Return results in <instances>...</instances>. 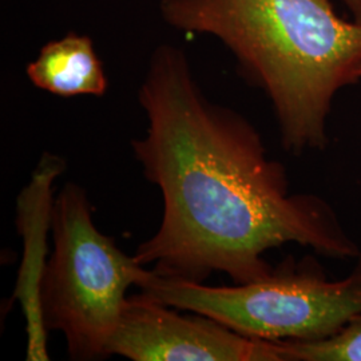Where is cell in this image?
Returning a JSON list of instances; mask_svg holds the SVG:
<instances>
[{
  "instance_id": "1",
  "label": "cell",
  "mask_w": 361,
  "mask_h": 361,
  "mask_svg": "<svg viewBox=\"0 0 361 361\" xmlns=\"http://www.w3.org/2000/svg\"><path fill=\"white\" fill-rule=\"evenodd\" d=\"M140 104L149 126L131 147L164 200L158 231L134 255L140 264L171 279L204 283L221 271L245 284L269 276L264 255L290 243L359 256L320 198L289 193L253 126L207 99L180 49L155 50Z\"/></svg>"
},
{
  "instance_id": "2",
  "label": "cell",
  "mask_w": 361,
  "mask_h": 361,
  "mask_svg": "<svg viewBox=\"0 0 361 361\" xmlns=\"http://www.w3.org/2000/svg\"><path fill=\"white\" fill-rule=\"evenodd\" d=\"M161 15L234 54L293 153L323 147L336 92L360 79L361 22L340 18L329 0H162Z\"/></svg>"
},
{
  "instance_id": "3",
  "label": "cell",
  "mask_w": 361,
  "mask_h": 361,
  "mask_svg": "<svg viewBox=\"0 0 361 361\" xmlns=\"http://www.w3.org/2000/svg\"><path fill=\"white\" fill-rule=\"evenodd\" d=\"M51 231L54 249L40 289L44 325L63 334L71 359L109 357L126 292L150 271L98 231L79 185L66 183L54 200Z\"/></svg>"
},
{
  "instance_id": "4",
  "label": "cell",
  "mask_w": 361,
  "mask_h": 361,
  "mask_svg": "<svg viewBox=\"0 0 361 361\" xmlns=\"http://www.w3.org/2000/svg\"><path fill=\"white\" fill-rule=\"evenodd\" d=\"M138 288L158 302L212 317L247 337L312 341L335 335L360 314L361 259L340 281L283 267L235 286H209L150 271Z\"/></svg>"
},
{
  "instance_id": "5",
  "label": "cell",
  "mask_w": 361,
  "mask_h": 361,
  "mask_svg": "<svg viewBox=\"0 0 361 361\" xmlns=\"http://www.w3.org/2000/svg\"><path fill=\"white\" fill-rule=\"evenodd\" d=\"M170 308L143 293L128 297L110 355L133 361H286L283 341L247 337L212 317Z\"/></svg>"
},
{
  "instance_id": "6",
  "label": "cell",
  "mask_w": 361,
  "mask_h": 361,
  "mask_svg": "<svg viewBox=\"0 0 361 361\" xmlns=\"http://www.w3.org/2000/svg\"><path fill=\"white\" fill-rule=\"evenodd\" d=\"M65 169L56 155L46 153L34 171L28 186L18 200V228L25 240V256L15 288L26 317L27 360H50L47 350V328L43 322L40 289L47 262V234L51 229V186Z\"/></svg>"
},
{
  "instance_id": "7",
  "label": "cell",
  "mask_w": 361,
  "mask_h": 361,
  "mask_svg": "<svg viewBox=\"0 0 361 361\" xmlns=\"http://www.w3.org/2000/svg\"><path fill=\"white\" fill-rule=\"evenodd\" d=\"M27 77L40 90L59 97L95 95L107 90V78L89 37L70 32L42 47L28 63Z\"/></svg>"
},
{
  "instance_id": "8",
  "label": "cell",
  "mask_w": 361,
  "mask_h": 361,
  "mask_svg": "<svg viewBox=\"0 0 361 361\" xmlns=\"http://www.w3.org/2000/svg\"><path fill=\"white\" fill-rule=\"evenodd\" d=\"M286 361H361V313L335 335L312 341H283Z\"/></svg>"
},
{
  "instance_id": "9",
  "label": "cell",
  "mask_w": 361,
  "mask_h": 361,
  "mask_svg": "<svg viewBox=\"0 0 361 361\" xmlns=\"http://www.w3.org/2000/svg\"><path fill=\"white\" fill-rule=\"evenodd\" d=\"M352 13L353 20L361 22V0H343Z\"/></svg>"
},
{
  "instance_id": "10",
  "label": "cell",
  "mask_w": 361,
  "mask_h": 361,
  "mask_svg": "<svg viewBox=\"0 0 361 361\" xmlns=\"http://www.w3.org/2000/svg\"><path fill=\"white\" fill-rule=\"evenodd\" d=\"M360 79H361V67H360Z\"/></svg>"
}]
</instances>
